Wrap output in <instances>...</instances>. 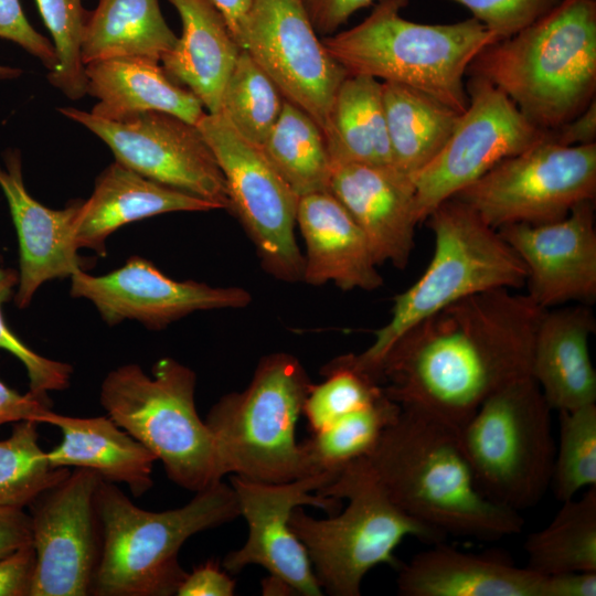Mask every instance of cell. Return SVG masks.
<instances>
[{"mask_svg": "<svg viewBox=\"0 0 596 596\" xmlns=\"http://www.w3.org/2000/svg\"><path fill=\"white\" fill-rule=\"evenodd\" d=\"M407 2L380 0L361 23L322 43L349 75L405 85L462 113L469 102L464 76L498 39L472 17L446 24L404 19Z\"/></svg>", "mask_w": 596, "mask_h": 596, "instance_id": "cell-5", "label": "cell"}, {"mask_svg": "<svg viewBox=\"0 0 596 596\" xmlns=\"http://www.w3.org/2000/svg\"><path fill=\"white\" fill-rule=\"evenodd\" d=\"M365 459L402 512L445 536L494 541L522 531L519 512L477 487L457 429L423 411L401 406Z\"/></svg>", "mask_w": 596, "mask_h": 596, "instance_id": "cell-2", "label": "cell"}, {"mask_svg": "<svg viewBox=\"0 0 596 596\" xmlns=\"http://www.w3.org/2000/svg\"><path fill=\"white\" fill-rule=\"evenodd\" d=\"M262 589L264 595H297L286 582L273 575L262 582Z\"/></svg>", "mask_w": 596, "mask_h": 596, "instance_id": "cell-51", "label": "cell"}, {"mask_svg": "<svg viewBox=\"0 0 596 596\" xmlns=\"http://www.w3.org/2000/svg\"><path fill=\"white\" fill-rule=\"evenodd\" d=\"M259 147L298 198L329 191L332 163L324 137L301 108L285 99L277 121Z\"/></svg>", "mask_w": 596, "mask_h": 596, "instance_id": "cell-32", "label": "cell"}, {"mask_svg": "<svg viewBox=\"0 0 596 596\" xmlns=\"http://www.w3.org/2000/svg\"><path fill=\"white\" fill-rule=\"evenodd\" d=\"M318 493L345 499V509L315 519L301 507L292 510L290 526L309 556L322 590L332 596H359L364 576L380 564L398 566L394 550L407 536L426 543L444 534L402 512L386 496L365 457L348 464Z\"/></svg>", "mask_w": 596, "mask_h": 596, "instance_id": "cell-7", "label": "cell"}, {"mask_svg": "<svg viewBox=\"0 0 596 596\" xmlns=\"http://www.w3.org/2000/svg\"><path fill=\"white\" fill-rule=\"evenodd\" d=\"M374 0H302L310 21L321 34L331 35L356 11Z\"/></svg>", "mask_w": 596, "mask_h": 596, "instance_id": "cell-45", "label": "cell"}, {"mask_svg": "<svg viewBox=\"0 0 596 596\" xmlns=\"http://www.w3.org/2000/svg\"><path fill=\"white\" fill-rule=\"evenodd\" d=\"M596 572L545 576L544 596H595Z\"/></svg>", "mask_w": 596, "mask_h": 596, "instance_id": "cell-49", "label": "cell"}, {"mask_svg": "<svg viewBox=\"0 0 596 596\" xmlns=\"http://www.w3.org/2000/svg\"><path fill=\"white\" fill-rule=\"evenodd\" d=\"M310 385L297 358L272 353L259 361L244 391L224 395L211 407L205 423L223 477L283 483L311 475L296 439Z\"/></svg>", "mask_w": 596, "mask_h": 596, "instance_id": "cell-9", "label": "cell"}, {"mask_svg": "<svg viewBox=\"0 0 596 596\" xmlns=\"http://www.w3.org/2000/svg\"><path fill=\"white\" fill-rule=\"evenodd\" d=\"M182 33L161 58L166 73L192 92L207 113H217L225 84L242 50L212 0H168Z\"/></svg>", "mask_w": 596, "mask_h": 596, "instance_id": "cell-26", "label": "cell"}, {"mask_svg": "<svg viewBox=\"0 0 596 596\" xmlns=\"http://www.w3.org/2000/svg\"><path fill=\"white\" fill-rule=\"evenodd\" d=\"M397 568L403 596H544L545 576L502 556L466 553L441 542Z\"/></svg>", "mask_w": 596, "mask_h": 596, "instance_id": "cell-23", "label": "cell"}, {"mask_svg": "<svg viewBox=\"0 0 596 596\" xmlns=\"http://www.w3.org/2000/svg\"><path fill=\"white\" fill-rule=\"evenodd\" d=\"M525 567L541 576L596 572V487L564 501L544 529L524 544Z\"/></svg>", "mask_w": 596, "mask_h": 596, "instance_id": "cell-33", "label": "cell"}, {"mask_svg": "<svg viewBox=\"0 0 596 596\" xmlns=\"http://www.w3.org/2000/svg\"><path fill=\"white\" fill-rule=\"evenodd\" d=\"M20 73H21L20 70L0 65V77L1 78H12V77L18 76Z\"/></svg>", "mask_w": 596, "mask_h": 596, "instance_id": "cell-52", "label": "cell"}, {"mask_svg": "<svg viewBox=\"0 0 596 596\" xmlns=\"http://www.w3.org/2000/svg\"><path fill=\"white\" fill-rule=\"evenodd\" d=\"M522 260L526 295L541 308L588 304L596 297L594 201L544 224H510L497 230Z\"/></svg>", "mask_w": 596, "mask_h": 596, "instance_id": "cell-19", "label": "cell"}, {"mask_svg": "<svg viewBox=\"0 0 596 596\" xmlns=\"http://www.w3.org/2000/svg\"><path fill=\"white\" fill-rule=\"evenodd\" d=\"M284 100L273 81L242 49L223 89L220 111L245 139L260 146L277 121Z\"/></svg>", "mask_w": 596, "mask_h": 596, "instance_id": "cell-36", "label": "cell"}, {"mask_svg": "<svg viewBox=\"0 0 596 596\" xmlns=\"http://www.w3.org/2000/svg\"><path fill=\"white\" fill-rule=\"evenodd\" d=\"M466 7L497 39L525 29L563 0H448Z\"/></svg>", "mask_w": 596, "mask_h": 596, "instance_id": "cell-41", "label": "cell"}, {"mask_svg": "<svg viewBox=\"0 0 596 596\" xmlns=\"http://www.w3.org/2000/svg\"><path fill=\"white\" fill-rule=\"evenodd\" d=\"M52 36L57 63L49 72L50 83L71 99L86 95L85 65L81 41L87 11L82 0H35Z\"/></svg>", "mask_w": 596, "mask_h": 596, "instance_id": "cell-39", "label": "cell"}, {"mask_svg": "<svg viewBox=\"0 0 596 596\" xmlns=\"http://www.w3.org/2000/svg\"><path fill=\"white\" fill-rule=\"evenodd\" d=\"M551 407L531 375L489 396L457 430L479 490L519 512L551 485L555 458Z\"/></svg>", "mask_w": 596, "mask_h": 596, "instance_id": "cell-10", "label": "cell"}, {"mask_svg": "<svg viewBox=\"0 0 596 596\" xmlns=\"http://www.w3.org/2000/svg\"><path fill=\"white\" fill-rule=\"evenodd\" d=\"M70 278L71 296L91 301L111 327L136 320L150 330H161L195 311L244 308L252 300L241 287L175 280L137 255L108 274L94 276L78 270Z\"/></svg>", "mask_w": 596, "mask_h": 596, "instance_id": "cell-18", "label": "cell"}, {"mask_svg": "<svg viewBox=\"0 0 596 596\" xmlns=\"http://www.w3.org/2000/svg\"><path fill=\"white\" fill-rule=\"evenodd\" d=\"M100 476L75 468L31 504L35 568L30 596L91 595L102 552L95 505Z\"/></svg>", "mask_w": 596, "mask_h": 596, "instance_id": "cell-16", "label": "cell"}, {"mask_svg": "<svg viewBox=\"0 0 596 596\" xmlns=\"http://www.w3.org/2000/svg\"><path fill=\"white\" fill-rule=\"evenodd\" d=\"M95 505L102 552L91 595H175L188 572L179 551L192 535L241 515L235 491L220 480L195 492L184 505L149 511L116 483L100 479Z\"/></svg>", "mask_w": 596, "mask_h": 596, "instance_id": "cell-4", "label": "cell"}, {"mask_svg": "<svg viewBox=\"0 0 596 596\" xmlns=\"http://www.w3.org/2000/svg\"><path fill=\"white\" fill-rule=\"evenodd\" d=\"M322 374L326 380L310 385L302 407L312 433L372 404L385 393L377 380L356 369L347 355L328 363Z\"/></svg>", "mask_w": 596, "mask_h": 596, "instance_id": "cell-38", "label": "cell"}, {"mask_svg": "<svg viewBox=\"0 0 596 596\" xmlns=\"http://www.w3.org/2000/svg\"><path fill=\"white\" fill-rule=\"evenodd\" d=\"M196 127L226 183L230 207L254 243L264 269L278 280H302L304 255L295 226L299 198L259 146L245 139L221 113H205Z\"/></svg>", "mask_w": 596, "mask_h": 596, "instance_id": "cell-12", "label": "cell"}, {"mask_svg": "<svg viewBox=\"0 0 596 596\" xmlns=\"http://www.w3.org/2000/svg\"><path fill=\"white\" fill-rule=\"evenodd\" d=\"M544 311L505 288L464 298L408 329L381 361L377 380L400 406L458 430L489 396L531 375Z\"/></svg>", "mask_w": 596, "mask_h": 596, "instance_id": "cell-1", "label": "cell"}, {"mask_svg": "<svg viewBox=\"0 0 596 596\" xmlns=\"http://www.w3.org/2000/svg\"><path fill=\"white\" fill-rule=\"evenodd\" d=\"M337 475L319 472L283 483L259 482L232 475L231 486L241 515L248 524V538L241 549L224 557L223 568L230 574H237L248 565H259L269 575L286 582L297 595H322L307 551L289 520L292 510L301 505L337 512L339 499L318 493Z\"/></svg>", "mask_w": 596, "mask_h": 596, "instance_id": "cell-17", "label": "cell"}, {"mask_svg": "<svg viewBox=\"0 0 596 596\" xmlns=\"http://www.w3.org/2000/svg\"><path fill=\"white\" fill-rule=\"evenodd\" d=\"M393 166L411 177L443 149L461 113L415 88L382 82Z\"/></svg>", "mask_w": 596, "mask_h": 596, "instance_id": "cell-31", "label": "cell"}, {"mask_svg": "<svg viewBox=\"0 0 596 596\" xmlns=\"http://www.w3.org/2000/svg\"><path fill=\"white\" fill-rule=\"evenodd\" d=\"M32 544L31 518L21 508L0 507V558Z\"/></svg>", "mask_w": 596, "mask_h": 596, "instance_id": "cell-47", "label": "cell"}, {"mask_svg": "<svg viewBox=\"0 0 596 596\" xmlns=\"http://www.w3.org/2000/svg\"><path fill=\"white\" fill-rule=\"evenodd\" d=\"M252 1L253 0H212L224 15L237 43Z\"/></svg>", "mask_w": 596, "mask_h": 596, "instance_id": "cell-50", "label": "cell"}, {"mask_svg": "<svg viewBox=\"0 0 596 596\" xmlns=\"http://www.w3.org/2000/svg\"><path fill=\"white\" fill-rule=\"evenodd\" d=\"M596 321L585 305L546 309L535 331L531 376L552 411L596 402V372L588 340Z\"/></svg>", "mask_w": 596, "mask_h": 596, "instance_id": "cell-25", "label": "cell"}, {"mask_svg": "<svg viewBox=\"0 0 596 596\" xmlns=\"http://www.w3.org/2000/svg\"><path fill=\"white\" fill-rule=\"evenodd\" d=\"M536 127L553 130L583 111L596 91V0H563L487 46L469 66Z\"/></svg>", "mask_w": 596, "mask_h": 596, "instance_id": "cell-3", "label": "cell"}, {"mask_svg": "<svg viewBox=\"0 0 596 596\" xmlns=\"http://www.w3.org/2000/svg\"><path fill=\"white\" fill-rule=\"evenodd\" d=\"M18 284L19 272L0 265V349L23 364L32 394L46 396L47 392L66 390L71 384L73 366L36 353L6 322L2 306L14 296Z\"/></svg>", "mask_w": 596, "mask_h": 596, "instance_id": "cell-40", "label": "cell"}, {"mask_svg": "<svg viewBox=\"0 0 596 596\" xmlns=\"http://www.w3.org/2000/svg\"><path fill=\"white\" fill-rule=\"evenodd\" d=\"M159 61L117 57L85 65L86 94L98 103L91 113L118 119L143 111H161L196 125L205 114L199 98L175 83Z\"/></svg>", "mask_w": 596, "mask_h": 596, "instance_id": "cell-28", "label": "cell"}, {"mask_svg": "<svg viewBox=\"0 0 596 596\" xmlns=\"http://www.w3.org/2000/svg\"><path fill=\"white\" fill-rule=\"evenodd\" d=\"M38 425L17 422L11 435L0 440V507L23 509L71 473L50 462L39 445Z\"/></svg>", "mask_w": 596, "mask_h": 596, "instance_id": "cell-35", "label": "cell"}, {"mask_svg": "<svg viewBox=\"0 0 596 596\" xmlns=\"http://www.w3.org/2000/svg\"><path fill=\"white\" fill-rule=\"evenodd\" d=\"M0 38L17 43L50 71L56 63L53 43L28 21L20 0H0Z\"/></svg>", "mask_w": 596, "mask_h": 596, "instance_id": "cell-42", "label": "cell"}, {"mask_svg": "<svg viewBox=\"0 0 596 596\" xmlns=\"http://www.w3.org/2000/svg\"><path fill=\"white\" fill-rule=\"evenodd\" d=\"M401 406L385 393L300 443L308 470L339 473L348 464L365 457L383 432L396 419Z\"/></svg>", "mask_w": 596, "mask_h": 596, "instance_id": "cell-34", "label": "cell"}, {"mask_svg": "<svg viewBox=\"0 0 596 596\" xmlns=\"http://www.w3.org/2000/svg\"><path fill=\"white\" fill-rule=\"evenodd\" d=\"M316 33L302 0H253L238 44L283 97L323 131L336 93L349 74Z\"/></svg>", "mask_w": 596, "mask_h": 596, "instance_id": "cell-15", "label": "cell"}, {"mask_svg": "<svg viewBox=\"0 0 596 596\" xmlns=\"http://www.w3.org/2000/svg\"><path fill=\"white\" fill-rule=\"evenodd\" d=\"M51 408L47 396L28 392L20 394L0 380V426L21 421H34Z\"/></svg>", "mask_w": 596, "mask_h": 596, "instance_id": "cell-46", "label": "cell"}, {"mask_svg": "<svg viewBox=\"0 0 596 596\" xmlns=\"http://www.w3.org/2000/svg\"><path fill=\"white\" fill-rule=\"evenodd\" d=\"M596 139V103L595 99L578 115L553 130H549L546 140L564 145L577 146L594 143Z\"/></svg>", "mask_w": 596, "mask_h": 596, "instance_id": "cell-48", "label": "cell"}, {"mask_svg": "<svg viewBox=\"0 0 596 596\" xmlns=\"http://www.w3.org/2000/svg\"><path fill=\"white\" fill-rule=\"evenodd\" d=\"M425 221L434 235L426 270L394 298L391 318L375 332L372 344L362 353L348 354L355 368L376 380L385 354L421 320L469 296L525 285V267L517 253L460 200L441 202Z\"/></svg>", "mask_w": 596, "mask_h": 596, "instance_id": "cell-6", "label": "cell"}, {"mask_svg": "<svg viewBox=\"0 0 596 596\" xmlns=\"http://www.w3.org/2000/svg\"><path fill=\"white\" fill-rule=\"evenodd\" d=\"M3 161L0 188L19 242V284L13 298L15 306L24 309L43 284L87 270L92 260L78 255L74 240L83 200L72 201L61 210L50 209L28 192L20 151L7 150Z\"/></svg>", "mask_w": 596, "mask_h": 596, "instance_id": "cell-20", "label": "cell"}, {"mask_svg": "<svg viewBox=\"0 0 596 596\" xmlns=\"http://www.w3.org/2000/svg\"><path fill=\"white\" fill-rule=\"evenodd\" d=\"M36 423L62 432L61 443L46 451L54 467L92 469L106 481L125 483L135 497L152 488L156 457L107 415L74 417L50 408Z\"/></svg>", "mask_w": 596, "mask_h": 596, "instance_id": "cell-27", "label": "cell"}, {"mask_svg": "<svg viewBox=\"0 0 596 596\" xmlns=\"http://www.w3.org/2000/svg\"><path fill=\"white\" fill-rule=\"evenodd\" d=\"M220 207L206 200L150 180L115 161L96 179L82 201L75 245L105 256L106 241L126 224L169 212H204Z\"/></svg>", "mask_w": 596, "mask_h": 596, "instance_id": "cell-24", "label": "cell"}, {"mask_svg": "<svg viewBox=\"0 0 596 596\" xmlns=\"http://www.w3.org/2000/svg\"><path fill=\"white\" fill-rule=\"evenodd\" d=\"M296 224L306 246L302 280L307 284L331 281L343 290L368 291L382 286L364 233L330 191L300 196Z\"/></svg>", "mask_w": 596, "mask_h": 596, "instance_id": "cell-22", "label": "cell"}, {"mask_svg": "<svg viewBox=\"0 0 596 596\" xmlns=\"http://www.w3.org/2000/svg\"><path fill=\"white\" fill-rule=\"evenodd\" d=\"M329 191L364 233L377 265H407L419 223L411 177L394 167L334 164Z\"/></svg>", "mask_w": 596, "mask_h": 596, "instance_id": "cell-21", "label": "cell"}, {"mask_svg": "<svg viewBox=\"0 0 596 596\" xmlns=\"http://www.w3.org/2000/svg\"><path fill=\"white\" fill-rule=\"evenodd\" d=\"M596 196V142L564 146L546 138L502 160L453 198L498 230L565 217Z\"/></svg>", "mask_w": 596, "mask_h": 596, "instance_id": "cell-11", "label": "cell"}, {"mask_svg": "<svg viewBox=\"0 0 596 596\" xmlns=\"http://www.w3.org/2000/svg\"><path fill=\"white\" fill-rule=\"evenodd\" d=\"M58 111L99 137L123 166L228 210L225 179L196 125L161 111L118 119L74 107Z\"/></svg>", "mask_w": 596, "mask_h": 596, "instance_id": "cell-14", "label": "cell"}, {"mask_svg": "<svg viewBox=\"0 0 596 596\" xmlns=\"http://www.w3.org/2000/svg\"><path fill=\"white\" fill-rule=\"evenodd\" d=\"M468 106L440 152L412 177L422 223L491 168L543 141L547 131L532 124L515 104L486 78L472 74Z\"/></svg>", "mask_w": 596, "mask_h": 596, "instance_id": "cell-13", "label": "cell"}, {"mask_svg": "<svg viewBox=\"0 0 596 596\" xmlns=\"http://www.w3.org/2000/svg\"><path fill=\"white\" fill-rule=\"evenodd\" d=\"M560 441L551 485L555 498L567 501L596 487V404L558 412Z\"/></svg>", "mask_w": 596, "mask_h": 596, "instance_id": "cell-37", "label": "cell"}, {"mask_svg": "<svg viewBox=\"0 0 596 596\" xmlns=\"http://www.w3.org/2000/svg\"><path fill=\"white\" fill-rule=\"evenodd\" d=\"M35 568L32 544L0 558V596H30Z\"/></svg>", "mask_w": 596, "mask_h": 596, "instance_id": "cell-43", "label": "cell"}, {"mask_svg": "<svg viewBox=\"0 0 596 596\" xmlns=\"http://www.w3.org/2000/svg\"><path fill=\"white\" fill-rule=\"evenodd\" d=\"M332 166L394 167L382 99V82L348 75L333 98L322 131Z\"/></svg>", "mask_w": 596, "mask_h": 596, "instance_id": "cell-29", "label": "cell"}, {"mask_svg": "<svg viewBox=\"0 0 596 596\" xmlns=\"http://www.w3.org/2000/svg\"><path fill=\"white\" fill-rule=\"evenodd\" d=\"M236 582L220 565L207 561L187 573L180 584L178 596H232L235 594Z\"/></svg>", "mask_w": 596, "mask_h": 596, "instance_id": "cell-44", "label": "cell"}, {"mask_svg": "<svg viewBox=\"0 0 596 596\" xmlns=\"http://www.w3.org/2000/svg\"><path fill=\"white\" fill-rule=\"evenodd\" d=\"M193 370L172 358L151 375L137 363L109 371L99 403L120 428L161 461L177 486L198 492L222 480L213 436L196 412Z\"/></svg>", "mask_w": 596, "mask_h": 596, "instance_id": "cell-8", "label": "cell"}, {"mask_svg": "<svg viewBox=\"0 0 596 596\" xmlns=\"http://www.w3.org/2000/svg\"><path fill=\"white\" fill-rule=\"evenodd\" d=\"M177 40L159 0H98L85 17L82 62L135 56L160 62Z\"/></svg>", "mask_w": 596, "mask_h": 596, "instance_id": "cell-30", "label": "cell"}]
</instances>
